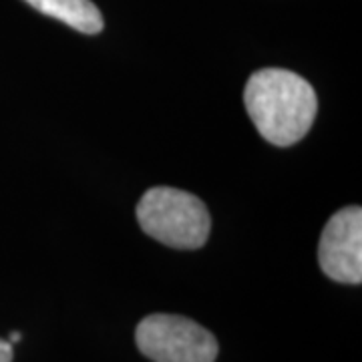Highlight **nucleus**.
Listing matches in <instances>:
<instances>
[{
	"label": "nucleus",
	"mask_w": 362,
	"mask_h": 362,
	"mask_svg": "<svg viewBox=\"0 0 362 362\" xmlns=\"http://www.w3.org/2000/svg\"><path fill=\"white\" fill-rule=\"evenodd\" d=\"M244 105L258 133L276 147L306 137L318 113L316 90L286 69H259L247 78Z\"/></svg>",
	"instance_id": "f257e3e1"
},
{
	"label": "nucleus",
	"mask_w": 362,
	"mask_h": 362,
	"mask_svg": "<svg viewBox=\"0 0 362 362\" xmlns=\"http://www.w3.org/2000/svg\"><path fill=\"white\" fill-rule=\"evenodd\" d=\"M137 221L153 240L175 250H197L207 242L211 218L197 195L157 185L137 204Z\"/></svg>",
	"instance_id": "f03ea898"
},
{
	"label": "nucleus",
	"mask_w": 362,
	"mask_h": 362,
	"mask_svg": "<svg viewBox=\"0 0 362 362\" xmlns=\"http://www.w3.org/2000/svg\"><path fill=\"white\" fill-rule=\"evenodd\" d=\"M135 342L153 362H216L218 340L202 324L177 314H151L135 330Z\"/></svg>",
	"instance_id": "7ed1b4c3"
},
{
	"label": "nucleus",
	"mask_w": 362,
	"mask_h": 362,
	"mask_svg": "<svg viewBox=\"0 0 362 362\" xmlns=\"http://www.w3.org/2000/svg\"><path fill=\"white\" fill-rule=\"evenodd\" d=\"M318 264L340 284L362 282V209L358 206L337 211L324 226L318 244Z\"/></svg>",
	"instance_id": "20e7f679"
},
{
	"label": "nucleus",
	"mask_w": 362,
	"mask_h": 362,
	"mask_svg": "<svg viewBox=\"0 0 362 362\" xmlns=\"http://www.w3.org/2000/svg\"><path fill=\"white\" fill-rule=\"evenodd\" d=\"M35 11L61 21L83 35H99L103 30V14L90 0H25Z\"/></svg>",
	"instance_id": "39448f33"
},
{
	"label": "nucleus",
	"mask_w": 362,
	"mask_h": 362,
	"mask_svg": "<svg viewBox=\"0 0 362 362\" xmlns=\"http://www.w3.org/2000/svg\"><path fill=\"white\" fill-rule=\"evenodd\" d=\"M0 362H13V344L0 340Z\"/></svg>",
	"instance_id": "423d86ee"
},
{
	"label": "nucleus",
	"mask_w": 362,
	"mask_h": 362,
	"mask_svg": "<svg viewBox=\"0 0 362 362\" xmlns=\"http://www.w3.org/2000/svg\"><path fill=\"white\" fill-rule=\"evenodd\" d=\"M21 332H13V334H11V340H8V342H11V344H13V342H18V340H21Z\"/></svg>",
	"instance_id": "0eeeda50"
}]
</instances>
